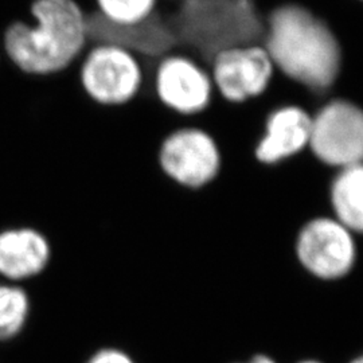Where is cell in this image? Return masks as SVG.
Segmentation results:
<instances>
[{
    "instance_id": "obj_18",
    "label": "cell",
    "mask_w": 363,
    "mask_h": 363,
    "mask_svg": "<svg viewBox=\"0 0 363 363\" xmlns=\"http://www.w3.org/2000/svg\"><path fill=\"white\" fill-rule=\"evenodd\" d=\"M350 363H363V354L358 355L357 358H354V359H352Z\"/></svg>"
},
{
    "instance_id": "obj_7",
    "label": "cell",
    "mask_w": 363,
    "mask_h": 363,
    "mask_svg": "<svg viewBox=\"0 0 363 363\" xmlns=\"http://www.w3.org/2000/svg\"><path fill=\"white\" fill-rule=\"evenodd\" d=\"M150 64L155 97L166 109L186 117L208 111L216 91L203 61L175 49Z\"/></svg>"
},
{
    "instance_id": "obj_20",
    "label": "cell",
    "mask_w": 363,
    "mask_h": 363,
    "mask_svg": "<svg viewBox=\"0 0 363 363\" xmlns=\"http://www.w3.org/2000/svg\"><path fill=\"white\" fill-rule=\"evenodd\" d=\"M163 3H167V4H172V3H177V1H181V0H162Z\"/></svg>"
},
{
    "instance_id": "obj_12",
    "label": "cell",
    "mask_w": 363,
    "mask_h": 363,
    "mask_svg": "<svg viewBox=\"0 0 363 363\" xmlns=\"http://www.w3.org/2000/svg\"><path fill=\"white\" fill-rule=\"evenodd\" d=\"M52 259L48 237L34 228H9L0 232V277L22 283L43 272Z\"/></svg>"
},
{
    "instance_id": "obj_5",
    "label": "cell",
    "mask_w": 363,
    "mask_h": 363,
    "mask_svg": "<svg viewBox=\"0 0 363 363\" xmlns=\"http://www.w3.org/2000/svg\"><path fill=\"white\" fill-rule=\"evenodd\" d=\"M294 252L301 269L323 283L346 279L358 261L355 234L333 216L304 222L295 237Z\"/></svg>"
},
{
    "instance_id": "obj_10",
    "label": "cell",
    "mask_w": 363,
    "mask_h": 363,
    "mask_svg": "<svg viewBox=\"0 0 363 363\" xmlns=\"http://www.w3.org/2000/svg\"><path fill=\"white\" fill-rule=\"evenodd\" d=\"M312 113L298 104L274 108L265 120V128L255 147V159L273 167L300 155L310 145Z\"/></svg>"
},
{
    "instance_id": "obj_22",
    "label": "cell",
    "mask_w": 363,
    "mask_h": 363,
    "mask_svg": "<svg viewBox=\"0 0 363 363\" xmlns=\"http://www.w3.org/2000/svg\"><path fill=\"white\" fill-rule=\"evenodd\" d=\"M1 61H3V55H1V50H0V64H1Z\"/></svg>"
},
{
    "instance_id": "obj_15",
    "label": "cell",
    "mask_w": 363,
    "mask_h": 363,
    "mask_svg": "<svg viewBox=\"0 0 363 363\" xmlns=\"http://www.w3.org/2000/svg\"><path fill=\"white\" fill-rule=\"evenodd\" d=\"M30 298L25 288L13 283H0V340L21 334L30 315Z\"/></svg>"
},
{
    "instance_id": "obj_2",
    "label": "cell",
    "mask_w": 363,
    "mask_h": 363,
    "mask_svg": "<svg viewBox=\"0 0 363 363\" xmlns=\"http://www.w3.org/2000/svg\"><path fill=\"white\" fill-rule=\"evenodd\" d=\"M27 18L0 34L3 60L25 77L65 74L91 45L88 11L78 0H31Z\"/></svg>"
},
{
    "instance_id": "obj_3",
    "label": "cell",
    "mask_w": 363,
    "mask_h": 363,
    "mask_svg": "<svg viewBox=\"0 0 363 363\" xmlns=\"http://www.w3.org/2000/svg\"><path fill=\"white\" fill-rule=\"evenodd\" d=\"M160 9L175 34L178 49L206 65L220 50L262 38L265 9L259 0L162 1Z\"/></svg>"
},
{
    "instance_id": "obj_11",
    "label": "cell",
    "mask_w": 363,
    "mask_h": 363,
    "mask_svg": "<svg viewBox=\"0 0 363 363\" xmlns=\"http://www.w3.org/2000/svg\"><path fill=\"white\" fill-rule=\"evenodd\" d=\"M91 42H109L128 49L144 62H154L164 54L178 49L175 34L166 15L159 7L148 21L133 26H115L94 13H88Z\"/></svg>"
},
{
    "instance_id": "obj_1",
    "label": "cell",
    "mask_w": 363,
    "mask_h": 363,
    "mask_svg": "<svg viewBox=\"0 0 363 363\" xmlns=\"http://www.w3.org/2000/svg\"><path fill=\"white\" fill-rule=\"evenodd\" d=\"M261 43L276 73L304 91L325 94L343 76L346 52L337 28L301 1L284 0L267 9Z\"/></svg>"
},
{
    "instance_id": "obj_6",
    "label": "cell",
    "mask_w": 363,
    "mask_h": 363,
    "mask_svg": "<svg viewBox=\"0 0 363 363\" xmlns=\"http://www.w3.org/2000/svg\"><path fill=\"white\" fill-rule=\"evenodd\" d=\"M308 150L325 167L340 169L363 163V106L333 97L312 115Z\"/></svg>"
},
{
    "instance_id": "obj_4",
    "label": "cell",
    "mask_w": 363,
    "mask_h": 363,
    "mask_svg": "<svg viewBox=\"0 0 363 363\" xmlns=\"http://www.w3.org/2000/svg\"><path fill=\"white\" fill-rule=\"evenodd\" d=\"M79 91L93 104L120 108L135 101L147 81V65L128 49L91 42L74 66Z\"/></svg>"
},
{
    "instance_id": "obj_9",
    "label": "cell",
    "mask_w": 363,
    "mask_h": 363,
    "mask_svg": "<svg viewBox=\"0 0 363 363\" xmlns=\"http://www.w3.org/2000/svg\"><path fill=\"white\" fill-rule=\"evenodd\" d=\"M157 163L163 174L175 184L199 190L220 177L222 152L217 140L199 127L172 130L157 151Z\"/></svg>"
},
{
    "instance_id": "obj_8",
    "label": "cell",
    "mask_w": 363,
    "mask_h": 363,
    "mask_svg": "<svg viewBox=\"0 0 363 363\" xmlns=\"http://www.w3.org/2000/svg\"><path fill=\"white\" fill-rule=\"evenodd\" d=\"M216 94L229 104L242 105L262 97L277 76L261 42L228 48L208 62Z\"/></svg>"
},
{
    "instance_id": "obj_17",
    "label": "cell",
    "mask_w": 363,
    "mask_h": 363,
    "mask_svg": "<svg viewBox=\"0 0 363 363\" xmlns=\"http://www.w3.org/2000/svg\"><path fill=\"white\" fill-rule=\"evenodd\" d=\"M245 363H276V361L271 358L269 355H265V354H257L255 357H252L247 362Z\"/></svg>"
},
{
    "instance_id": "obj_19",
    "label": "cell",
    "mask_w": 363,
    "mask_h": 363,
    "mask_svg": "<svg viewBox=\"0 0 363 363\" xmlns=\"http://www.w3.org/2000/svg\"><path fill=\"white\" fill-rule=\"evenodd\" d=\"M298 363H322L320 361H316V359H304V361H301V362Z\"/></svg>"
},
{
    "instance_id": "obj_21",
    "label": "cell",
    "mask_w": 363,
    "mask_h": 363,
    "mask_svg": "<svg viewBox=\"0 0 363 363\" xmlns=\"http://www.w3.org/2000/svg\"><path fill=\"white\" fill-rule=\"evenodd\" d=\"M354 4H358V6H363V0H350Z\"/></svg>"
},
{
    "instance_id": "obj_16",
    "label": "cell",
    "mask_w": 363,
    "mask_h": 363,
    "mask_svg": "<svg viewBox=\"0 0 363 363\" xmlns=\"http://www.w3.org/2000/svg\"><path fill=\"white\" fill-rule=\"evenodd\" d=\"M86 363H135L130 355L118 349H101L94 352Z\"/></svg>"
},
{
    "instance_id": "obj_14",
    "label": "cell",
    "mask_w": 363,
    "mask_h": 363,
    "mask_svg": "<svg viewBox=\"0 0 363 363\" xmlns=\"http://www.w3.org/2000/svg\"><path fill=\"white\" fill-rule=\"evenodd\" d=\"M91 11L115 26H133L154 16L162 0H91Z\"/></svg>"
},
{
    "instance_id": "obj_13",
    "label": "cell",
    "mask_w": 363,
    "mask_h": 363,
    "mask_svg": "<svg viewBox=\"0 0 363 363\" xmlns=\"http://www.w3.org/2000/svg\"><path fill=\"white\" fill-rule=\"evenodd\" d=\"M331 216L351 233L363 235V163L337 169L328 190Z\"/></svg>"
}]
</instances>
